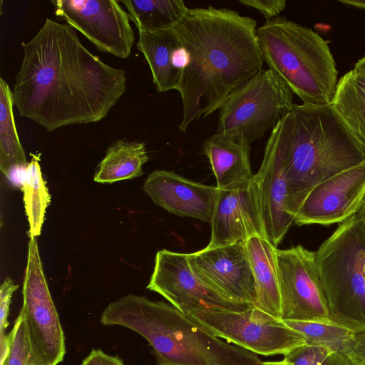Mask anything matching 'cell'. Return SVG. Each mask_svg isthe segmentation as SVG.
Instances as JSON below:
<instances>
[{"mask_svg":"<svg viewBox=\"0 0 365 365\" xmlns=\"http://www.w3.org/2000/svg\"><path fill=\"white\" fill-rule=\"evenodd\" d=\"M22 47L14 106L49 132L103 120L126 91L125 71L89 51L66 24L46 19Z\"/></svg>","mask_w":365,"mask_h":365,"instance_id":"obj_1","label":"cell"},{"mask_svg":"<svg viewBox=\"0 0 365 365\" xmlns=\"http://www.w3.org/2000/svg\"><path fill=\"white\" fill-rule=\"evenodd\" d=\"M187 53L177 91L182 103L178 128L220 109L232 91L262 70L257 22L227 9H188L172 29Z\"/></svg>","mask_w":365,"mask_h":365,"instance_id":"obj_2","label":"cell"},{"mask_svg":"<svg viewBox=\"0 0 365 365\" xmlns=\"http://www.w3.org/2000/svg\"><path fill=\"white\" fill-rule=\"evenodd\" d=\"M264 153L283 173L294 217L312 188L365 161V146L331 104H294L272 128Z\"/></svg>","mask_w":365,"mask_h":365,"instance_id":"obj_3","label":"cell"},{"mask_svg":"<svg viewBox=\"0 0 365 365\" xmlns=\"http://www.w3.org/2000/svg\"><path fill=\"white\" fill-rule=\"evenodd\" d=\"M101 322L145 338L158 365H260L257 354L215 336L171 304L125 295L103 310Z\"/></svg>","mask_w":365,"mask_h":365,"instance_id":"obj_4","label":"cell"},{"mask_svg":"<svg viewBox=\"0 0 365 365\" xmlns=\"http://www.w3.org/2000/svg\"><path fill=\"white\" fill-rule=\"evenodd\" d=\"M257 34L264 61L303 103L331 104L339 80L329 41L279 16L266 21Z\"/></svg>","mask_w":365,"mask_h":365,"instance_id":"obj_5","label":"cell"},{"mask_svg":"<svg viewBox=\"0 0 365 365\" xmlns=\"http://www.w3.org/2000/svg\"><path fill=\"white\" fill-rule=\"evenodd\" d=\"M315 260L330 322L365 331V224L358 212L339 223Z\"/></svg>","mask_w":365,"mask_h":365,"instance_id":"obj_6","label":"cell"},{"mask_svg":"<svg viewBox=\"0 0 365 365\" xmlns=\"http://www.w3.org/2000/svg\"><path fill=\"white\" fill-rule=\"evenodd\" d=\"M293 95L274 71L262 69L227 96L219 109L217 132L250 144L292 110Z\"/></svg>","mask_w":365,"mask_h":365,"instance_id":"obj_7","label":"cell"},{"mask_svg":"<svg viewBox=\"0 0 365 365\" xmlns=\"http://www.w3.org/2000/svg\"><path fill=\"white\" fill-rule=\"evenodd\" d=\"M215 336L256 354L286 355L306 344L282 320L252 307L244 311H196L187 314Z\"/></svg>","mask_w":365,"mask_h":365,"instance_id":"obj_8","label":"cell"},{"mask_svg":"<svg viewBox=\"0 0 365 365\" xmlns=\"http://www.w3.org/2000/svg\"><path fill=\"white\" fill-rule=\"evenodd\" d=\"M22 294L21 309L35 352L46 364H58L66 354L65 336L34 237H30L29 242Z\"/></svg>","mask_w":365,"mask_h":365,"instance_id":"obj_9","label":"cell"},{"mask_svg":"<svg viewBox=\"0 0 365 365\" xmlns=\"http://www.w3.org/2000/svg\"><path fill=\"white\" fill-rule=\"evenodd\" d=\"M282 320L331 323L315 252L302 245L276 249Z\"/></svg>","mask_w":365,"mask_h":365,"instance_id":"obj_10","label":"cell"},{"mask_svg":"<svg viewBox=\"0 0 365 365\" xmlns=\"http://www.w3.org/2000/svg\"><path fill=\"white\" fill-rule=\"evenodd\" d=\"M56 17L101 52L127 58L135 42L128 12L116 0H51Z\"/></svg>","mask_w":365,"mask_h":365,"instance_id":"obj_11","label":"cell"},{"mask_svg":"<svg viewBox=\"0 0 365 365\" xmlns=\"http://www.w3.org/2000/svg\"><path fill=\"white\" fill-rule=\"evenodd\" d=\"M147 289L155 292L183 314L196 311H244L254 305L227 298L202 282L192 272L187 254L162 250Z\"/></svg>","mask_w":365,"mask_h":365,"instance_id":"obj_12","label":"cell"},{"mask_svg":"<svg viewBox=\"0 0 365 365\" xmlns=\"http://www.w3.org/2000/svg\"><path fill=\"white\" fill-rule=\"evenodd\" d=\"M187 259L205 284L227 298L255 306L257 285L244 242L206 247L187 254Z\"/></svg>","mask_w":365,"mask_h":365,"instance_id":"obj_13","label":"cell"},{"mask_svg":"<svg viewBox=\"0 0 365 365\" xmlns=\"http://www.w3.org/2000/svg\"><path fill=\"white\" fill-rule=\"evenodd\" d=\"M365 198V161L319 183L294 216L298 225L341 223L356 214Z\"/></svg>","mask_w":365,"mask_h":365,"instance_id":"obj_14","label":"cell"},{"mask_svg":"<svg viewBox=\"0 0 365 365\" xmlns=\"http://www.w3.org/2000/svg\"><path fill=\"white\" fill-rule=\"evenodd\" d=\"M210 223L211 237L208 247L245 243L255 236L266 238L257 188L253 179L238 187L220 190Z\"/></svg>","mask_w":365,"mask_h":365,"instance_id":"obj_15","label":"cell"},{"mask_svg":"<svg viewBox=\"0 0 365 365\" xmlns=\"http://www.w3.org/2000/svg\"><path fill=\"white\" fill-rule=\"evenodd\" d=\"M143 190L167 211L182 217L210 222L220 189L186 179L175 173L155 170L145 180Z\"/></svg>","mask_w":365,"mask_h":365,"instance_id":"obj_16","label":"cell"},{"mask_svg":"<svg viewBox=\"0 0 365 365\" xmlns=\"http://www.w3.org/2000/svg\"><path fill=\"white\" fill-rule=\"evenodd\" d=\"M253 180L257 188L266 238L277 247L294 222L289 210L287 182L279 165L267 153Z\"/></svg>","mask_w":365,"mask_h":365,"instance_id":"obj_17","label":"cell"},{"mask_svg":"<svg viewBox=\"0 0 365 365\" xmlns=\"http://www.w3.org/2000/svg\"><path fill=\"white\" fill-rule=\"evenodd\" d=\"M137 48L150 67L158 92L176 90L187 63V53L171 30L138 31Z\"/></svg>","mask_w":365,"mask_h":365,"instance_id":"obj_18","label":"cell"},{"mask_svg":"<svg viewBox=\"0 0 365 365\" xmlns=\"http://www.w3.org/2000/svg\"><path fill=\"white\" fill-rule=\"evenodd\" d=\"M202 150L220 190L238 187L252 180L255 174L250 165V144L247 141L216 132L204 140Z\"/></svg>","mask_w":365,"mask_h":365,"instance_id":"obj_19","label":"cell"},{"mask_svg":"<svg viewBox=\"0 0 365 365\" xmlns=\"http://www.w3.org/2000/svg\"><path fill=\"white\" fill-rule=\"evenodd\" d=\"M245 245L257 285L258 298L254 307L282 320L277 247L260 236L248 239Z\"/></svg>","mask_w":365,"mask_h":365,"instance_id":"obj_20","label":"cell"},{"mask_svg":"<svg viewBox=\"0 0 365 365\" xmlns=\"http://www.w3.org/2000/svg\"><path fill=\"white\" fill-rule=\"evenodd\" d=\"M331 106L365 146V56L339 80Z\"/></svg>","mask_w":365,"mask_h":365,"instance_id":"obj_21","label":"cell"},{"mask_svg":"<svg viewBox=\"0 0 365 365\" xmlns=\"http://www.w3.org/2000/svg\"><path fill=\"white\" fill-rule=\"evenodd\" d=\"M13 106V92L9 84L1 77L0 169L11 182L21 186V176L28 163L19 138Z\"/></svg>","mask_w":365,"mask_h":365,"instance_id":"obj_22","label":"cell"},{"mask_svg":"<svg viewBox=\"0 0 365 365\" xmlns=\"http://www.w3.org/2000/svg\"><path fill=\"white\" fill-rule=\"evenodd\" d=\"M148 160L143 143L118 140L107 149L105 157L98 165L94 180L112 183L139 177L143 174L142 168Z\"/></svg>","mask_w":365,"mask_h":365,"instance_id":"obj_23","label":"cell"},{"mask_svg":"<svg viewBox=\"0 0 365 365\" xmlns=\"http://www.w3.org/2000/svg\"><path fill=\"white\" fill-rule=\"evenodd\" d=\"M138 31L171 30L182 20L188 8L182 0H120Z\"/></svg>","mask_w":365,"mask_h":365,"instance_id":"obj_24","label":"cell"},{"mask_svg":"<svg viewBox=\"0 0 365 365\" xmlns=\"http://www.w3.org/2000/svg\"><path fill=\"white\" fill-rule=\"evenodd\" d=\"M38 162V156L33 155L21 180L25 210L29 224V236L34 237L41 234L46 210L51 201Z\"/></svg>","mask_w":365,"mask_h":365,"instance_id":"obj_25","label":"cell"},{"mask_svg":"<svg viewBox=\"0 0 365 365\" xmlns=\"http://www.w3.org/2000/svg\"><path fill=\"white\" fill-rule=\"evenodd\" d=\"M282 321L287 326L301 334L306 344L327 347L332 352L346 354L354 334L351 330L332 323Z\"/></svg>","mask_w":365,"mask_h":365,"instance_id":"obj_26","label":"cell"},{"mask_svg":"<svg viewBox=\"0 0 365 365\" xmlns=\"http://www.w3.org/2000/svg\"><path fill=\"white\" fill-rule=\"evenodd\" d=\"M9 351L0 365H47L35 352L24 313L21 309L13 329L8 334Z\"/></svg>","mask_w":365,"mask_h":365,"instance_id":"obj_27","label":"cell"},{"mask_svg":"<svg viewBox=\"0 0 365 365\" xmlns=\"http://www.w3.org/2000/svg\"><path fill=\"white\" fill-rule=\"evenodd\" d=\"M18 287L19 285L14 284L10 277H6L0 288V361L4 359L9 351L8 334L6 331L9 324V307L13 293Z\"/></svg>","mask_w":365,"mask_h":365,"instance_id":"obj_28","label":"cell"},{"mask_svg":"<svg viewBox=\"0 0 365 365\" xmlns=\"http://www.w3.org/2000/svg\"><path fill=\"white\" fill-rule=\"evenodd\" d=\"M332 351L324 346L304 344L284 356L292 365H319Z\"/></svg>","mask_w":365,"mask_h":365,"instance_id":"obj_29","label":"cell"},{"mask_svg":"<svg viewBox=\"0 0 365 365\" xmlns=\"http://www.w3.org/2000/svg\"><path fill=\"white\" fill-rule=\"evenodd\" d=\"M239 2L259 11L266 21L279 16V13L285 9L287 4L285 0H240Z\"/></svg>","mask_w":365,"mask_h":365,"instance_id":"obj_30","label":"cell"},{"mask_svg":"<svg viewBox=\"0 0 365 365\" xmlns=\"http://www.w3.org/2000/svg\"><path fill=\"white\" fill-rule=\"evenodd\" d=\"M346 354L355 365H365V331L354 333Z\"/></svg>","mask_w":365,"mask_h":365,"instance_id":"obj_31","label":"cell"},{"mask_svg":"<svg viewBox=\"0 0 365 365\" xmlns=\"http://www.w3.org/2000/svg\"><path fill=\"white\" fill-rule=\"evenodd\" d=\"M81 365H124L121 359L110 356L101 349H93Z\"/></svg>","mask_w":365,"mask_h":365,"instance_id":"obj_32","label":"cell"},{"mask_svg":"<svg viewBox=\"0 0 365 365\" xmlns=\"http://www.w3.org/2000/svg\"><path fill=\"white\" fill-rule=\"evenodd\" d=\"M319 365H355L349 356L344 353L332 352Z\"/></svg>","mask_w":365,"mask_h":365,"instance_id":"obj_33","label":"cell"},{"mask_svg":"<svg viewBox=\"0 0 365 365\" xmlns=\"http://www.w3.org/2000/svg\"><path fill=\"white\" fill-rule=\"evenodd\" d=\"M339 2L346 6H353L365 10V0H339Z\"/></svg>","mask_w":365,"mask_h":365,"instance_id":"obj_34","label":"cell"},{"mask_svg":"<svg viewBox=\"0 0 365 365\" xmlns=\"http://www.w3.org/2000/svg\"><path fill=\"white\" fill-rule=\"evenodd\" d=\"M260 365H292V364L283 359L281 361H262Z\"/></svg>","mask_w":365,"mask_h":365,"instance_id":"obj_35","label":"cell"},{"mask_svg":"<svg viewBox=\"0 0 365 365\" xmlns=\"http://www.w3.org/2000/svg\"><path fill=\"white\" fill-rule=\"evenodd\" d=\"M358 213L361 216L363 221L365 224V198L362 202L361 207L358 212Z\"/></svg>","mask_w":365,"mask_h":365,"instance_id":"obj_36","label":"cell"},{"mask_svg":"<svg viewBox=\"0 0 365 365\" xmlns=\"http://www.w3.org/2000/svg\"><path fill=\"white\" fill-rule=\"evenodd\" d=\"M364 283H365V268H364Z\"/></svg>","mask_w":365,"mask_h":365,"instance_id":"obj_37","label":"cell"}]
</instances>
